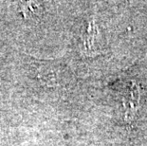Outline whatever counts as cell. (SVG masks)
Wrapping results in <instances>:
<instances>
[{"instance_id": "6da1fadb", "label": "cell", "mask_w": 147, "mask_h": 146, "mask_svg": "<svg viewBox=\"0 0 147 146\" xmlns=\"http://www.w3.org/2000/svg\"><path fill=\"white\" fill-rule=\"evenodd\" d=\"M95 37H96V25H95V21L92 20L88 24V27H87L86 30V39H84V46H86V48L87 50L93 51Z\"/></svg>"}]
</instances>
